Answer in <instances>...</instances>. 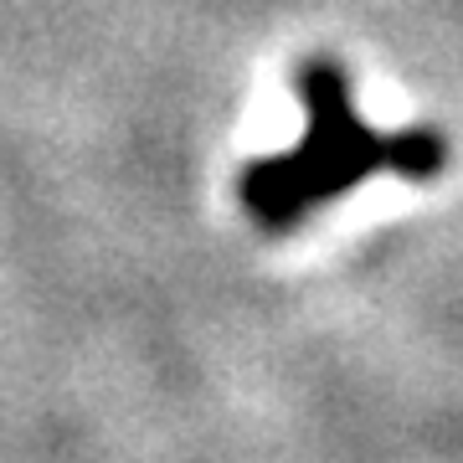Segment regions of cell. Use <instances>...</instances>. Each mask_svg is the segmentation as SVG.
Listing matches in <instances>:
<instances>
[{
  "instance_id": "1",
  "label": "cell",
  "mask_w": 463,
  "mask_h": 463,
  "mask_svg": "<svg viewBox=\"0 0 463 463\" xmlns=\"http://www.w3.org/2000/svg\"><path fill=\"white\" fill-rule=\"evenodd\" d=\"M294 83L309 114L304 139L273 160H252L237 175L242 212L263 232L273 237L294 232L315 206L345 196L361 175H376V170H402V175L438 170V145L428 134H376L355 114L345 72L330 57H309Z\"/></svg>"
}]
</instances>
